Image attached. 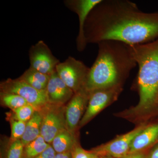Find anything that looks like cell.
I'll return each mask as SVG.
<instances>
[{"mask_svg":"<svg viewBox=\"0 0 158 158\" xmlns=\"http://www.w3.org/2000/svg\"><path fill=\"white\" fill-rule=\"evenodd\" d=\"M99 158H106V157H99Z\"/></svg>","mask_w":158,"mask_h":158,"instance_id":"obj_27","label":"cell"},{"mask_svg":"<svg viewBox=\"0 0 158 158\" xmlns=\"http://www.w3.org/2000/svg\"><path fill=\"white\" fill-rule=\"evenodd\" d=\"M145 123L139 125L131 131L117 136L107 143L90 150L98 157L122 158L129 154L132 142L136 136L147 126Z\"/></svg>","mask_w":158,"mask_h":158,"instance_id":"obj_6","label":"cell"},{"mask_svg":"<svg viewBox=\"0 0 158 158\" xmlns=\"http://www.w3.org/2000/svg\"><path fill=\"white\" fill-rule=\"evenodd\" d=\"M96 158H99L98 156H97V157Z\"/></svg>","mask_w":158,"mask_h":158,"instance_id":"obj_28","label":"cell"},{"mask_svg":"<svg viewBox=\"0 0 158 158\" xmlns=\"http://www.w3.org/2000/svg\"><path fill=\"white\" fill-rule=\"evenodd\" d=\"M130 46L138 66L135 84L139 100L135 106L118 115L141 124L158 113V38Z\"/></svg>","mask_w":158,"mask_h":158,"instance_id":"obj_2","label":"cell"},{"mask_svg":"<svg viewBox=\"0 0 158 158\" xmlns=\"http://www.w3.org/2000/svg\"><path fill=\"white\" fill-rule=\"evenodd\" d=\"M51 144L41 135L27 144L24 148L23 158H34L44 152Z\"/></svg>","mask_w":158,"mask_h":158,"instance_id":"obj_17","label":"cell"},{"mask_svg":"<svg viewBox=\"0 0 158 158\" xmlns=\"http://www.w3.org/2000/svg\"><path fill=\"white\" fill-rule=\"evenodd\" d=\"M72 158H96L98 156L90 152L83 149L78 144L71 151Z\"/></svg>","mask_w":158,"mask_h":158,"instance_id":"obj_22","label":"cell"},{"mask_svg":"<svg viewBox=\"0 0 158 158\" xmlns=\"http://www.w3.org/2000/svg\"><path fill=\"white\" fill-rule=\"evenodd\" d=\"M11 135L9 142L21 140L25 131L27 122L11 118L10 120Z\"/></svg>","mask_w":158,"mask_h":158,"instance_id":"obj_20","label":"cell"},{"mask_svg":"<svg viewBox=\"0 0 158 158\" xmlns=\"http://www.w3.org/2000/svg\"><path fill=\"white\" fill-rule=\"evenodd\" d=\"M89 70L83 62L72 57L60 62L56 67L59 77L74 94L84 88Z\"/></svg>","mask_w":158,"mask_h":158,"instance_id":"obj_4","label":"cell"},{"mask_svg":"<svg viewBox=\"0 0 158 158\" xmlns=\"http://www.w3.org/2000/svg\"><path fill=\"white\" fill-rule=\"evenodd\" d=\"M42 121V113L40 111H37L27 122L25 131L21 139L24 146L40 135Z\"/></svg>","mask_w":158,"mask_h":158,"instance_id":"obj_15","label":"cell"},{"mask_svg":"<svg viewBox=\"0 0 158 158\" xmlns=\"http://www.w3.org/2000/svg\"><path fill=\"white\" fill-rule=\"evenodd\" d=\"M0 88L1 92L14 94L22 97L38 111L48 104L46 90H37L19 78L7 79L1 83Z\"/></svg>","mask_w":158,"mask_h":158,"instance_id":"obj_5","label":"cell"},{"mask_svg":"<svg viewBox=\"0 0 158 158\" xmlns=\"http://www.w3.org/2000/svg\"><path fill=\"white\" fill-rule=\"evenodd\" d=\"M90 94L84 89L74 94L65 108L66 129L75 135L87 109Z\"/></svg>","mask_w":158,"mask_h":158,"instance_id":"obj_10","label":"cell"},{"mask_svg":"<svg viewBox=\"0 0 158 158\" xmlns=\"http://www.w3.org/2000/svg\"><path fill=\"white\" fill-rule=\"evenodd\" d=\"M1 101L2 104L13 110L29 104L25 99L14 94L1 92Z\"/></svg>","mask_w":158,"mask_h":158,"instance_id":"obj_18","label":"cell"},{"mask_svg":"<svg viewBox=\"0 0 158 158\" xmlns=\"http://www.w3.org/2000/svg\"><path fill=\"white\" fill-rule=\"evenodd\" d=\"M106 158H112L106 157ZM122 158H149V154L146 152L136 153L130 154Z\"/></svg>","mask_w":158,"mask_h":158,"instance_id":"obj_24","label":"cell"},{"mask_svg":"<svg viewBox=\"0 0 158 158\" xmlns=\"http://www.w3.org/2000/svg\"><path fill=\"white\" fill-rule=\"evenodd\" d=\"M24 148L21 140L9 142L2 158H23Z\"/></svg>","mask_w":158,"mask_h":158,"instance_id":"obj_19","label":"cell"},{"mask_svg":"<svg viewBox=\"0 0 158 158\" xmlns=\"http://www.w3.org/2000/svg\"><path fill=\"white\" fill-rule=\"evenodd\" d=\"M158 140V123L147 125L133 140L130 154L146 152Z\"/></svg>","mask_w":158,"mask_h":158,"instance_id":"obj_13","label":"cell"},{"mask_svg":"<svg viewBox=\"0 0 158 158\" xmlns=\"http://www.w3.org/2000/svg\"><path fill=\"white\" fill-rule=\"evenodd\" d=\"M40 112L42 115L40 135L50 144L59 133L66 129L65 109L62 106L48 104Z\"/></svg>","mask_w":158,"mask_h":158,"instance_id":"obj_7","label":"cell"},{"mask_svg":"<svg viewBox=\"0 0 158 158\" xmlns=\"http://www.w3.org/2000/svg\"><path fill=\"white\" fill-rule=\"evenodd\" d=\"M55 158H72L71 152L56 153Z\"/></svg>","mask_w":158,"mask_h":158,"instance_id":"obj_25","label":"cell"},{"mask_svg":"<svg viewBox=\"0 0 158 158\" xmlns=\"http://www.w3.org/2000/svg\"><path fill=\"white\" fill-rule=\"evenodd\" d=\"M48 104L62 105L70 101L74 93L59 77L56 70L50 76L46 88Z\"/></svg>","mask_w":158,"mask_h":158,"instance_id":"obj_12","label":"cell"},{"mask_svg":"<svg viewBox=\"0 0 158 158\" xmlns=\"http://www.w3.org/2000/svg\"><path fill=\"white\" fill-rule=\"evenodd\" d=\"M122 87L101 89L90 93L87 109L79 126H84L104 108L116 100L123 90Z\"/></svg>","mask_w":158,"mask_h":158,"instance_id":"obj_8","label":"cell"},{"mask_svg":"<svg viewBox=\"0 0 158 158\" xmlns=\"http://www.w3.org/2000/svg\"><path fill=\"white\" fill-rule=\"evenodd\" d=\"M50 76L41 73L30 67L19 78L35 89L42 91L46 90Z\"/></svg>","mask_w":158,"mask_h":158,"instance_id":"obj_16","label":"cell"},{"mask_svg":"<svg viewBox=\"0 0 158 158\" xmlns=\"http://www.w3.org/2000/svg\"><path fill=\"white\" fill-rule=\"evenodd\" d=\"M52 145L56 153L71 152L77 144L75 135L65 129L59 133L52 141Z\"/></svg>","mask_w":158,"mask_h":158,"instance_id":"obj_14","label":"cell"},{"mask_svg":"<svg viewBox=\"0 0 158 158\" xmlns=\"http://www.w3.org/2000/svg\"><path fill=\"white\" fill-rule=\"evenodd\" d=\"M149 158H158V145L149 153Z\"/></svg>","mask_w":158,"mask_h":158,"instance_id":"obj_26","label":"cell"},{"mask_svg":"<svg viewBox=\"0 0 158 158\" xmlns=\"http://www.w3.org/2000/svg\"><path fill=\"white\" fill-rule=\"evenodd\" d=\"M56 154V152L50 145L44 152L34 158H55Z\"/></svg>","mask_w":158,"mask_h":158,"instance_id":"obj_23","label":"cell"},{"mask_svg":"<svg viewBox=\"0 0 158 158\" xmlns=\"http://www.w3.org/2000/svg\"><path fill=\"white\" fill-rule=\"evenodd\" d=\"M85 34L87 43L151 42L158 38V12H143L128 0H102L88 16Z\"/></svg>","mask_w":158,"mask_h":158,"instance_id":"obj_1","label":"cell"},{"mask_svg":"<svg viewBox=\"0 0 158 158\" xmlns=\"http://www.w3.org/2000/svg\"><path fill=\"white\" fill-rule=\"evenodd\" d=\"M14 113L13 118L20 121L27 122L33 116L36 111H38L32 105L28 104L12 110Z\"/></svg>","mask_w":158,"mask_h":158,"instance_id":"obj_21","label":"cell"},{"mask_svg":"<svg viewBox=\"0 0 158 158\" xmlns=\"http://www.w3.org/2000/svg\"><path fill=\"white\" fill-rule=\"evenodd\" d=\"M102 0H74L69 1V6L78 15L79 21L78 35L77 37V47L79 51H83L87 45L85 34V26L88 16Z\"/></svg>","mask_w":158,"mask_h":158,"instance_id":"obj_11","label":"cell"},{"mask_svg":"<svg viewBox=\"0 0 158 158\" xmlns=\"http://www.w3.org/2000/svg\"><path fill=\"white\" fill-rule=\"evenodd\" d=\"M98 44V54L83 88L90 94L101 89L123 87L131 71L137 65L128 44L112 40Z\"/></svg>","mask_w":158,"mask_h":158,"instance_id":"obj_3","label":"cell"},{"mask_svg":"<svg viewBox=\"0 0 158 158\" xmlns=\"http://www.w3.org/2000/svg\"><path fill=\"white\" fill-rule=\"evenodd\" d=\"M29 58L30 67L48 75L53 73L57 65L60 62L43 40H40L31 47L29 51Z\"/></svg>","mask_w":158,"mask_h":158,"instance_id":"obj_9","label":"cell"}]
</instances>
